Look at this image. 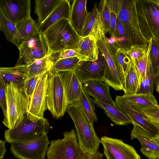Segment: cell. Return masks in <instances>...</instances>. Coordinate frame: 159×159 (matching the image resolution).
Listing matches in <instances>:
<instances>
[{
  "label": "cell",
  "mask_w": 159,
  "mask_h": 159,
  "mask_svg": "<svg viewBox=\"0 0 159 159\" xmlns=\"http://www.w3.org/2000/svg\"><path fill=\"white\" fill-rule=\"evenodd\" d=\"M66 111L73 121L78 143L82 150L90 153L98 151L101 139L96 134L93 125L84 114L79 100L68 104Z\"/></svg>",
  "instance_id": "obj_1"
},
{
  "label": "cell",
  "mask_w": 159,
  "mask_h": 159,
  "mask_svg": "<svg viewBox=\"0 0 159 159\" xmlns=\"http://www.w3.org/2000/svg\"><path fill=\"white\" fill-rule=\"evenodd\" d=\"M50 51L77 49L81 38L70 20L61 19L43 33Z\"/></svg>",
  "instance_id": "obj_2"
},
{
  "label": "cell",
  "mask_w": 159,
  "mask_h": 159,
  "mask_svg": "<svg viewBox=\"0 0 159 159\" xmlns=\"http://www.w3.org/2000/svg\"><path fill=\"white\" fill-rule=\"evenodd\" d=\"M138 21L141 33L148 42L159 40V0H135Z\"/></svg>",
  "instance_id": "obj_3"
},
{
  "label": "cell",
  "mask_w": 159,
  "mask_h": 159,
  "mask_svg": "<svg viewBox=\"0 0 159 159\" xmlns=\"http://www.w3.org/2000/svg\"><path fill=\"white\" fill-rule=\"evenodd\" d=\"M6 115L2 123L8 129L15 127L28 111L29 101L22 88L11 82L6 84Z\"/></svg>",
  "instance_id": "obj_4"
},
{
  "label": "cell",
  "mask_w": 159,
  "mask_h": 159,
  "mask_svg": "<svg viewBox=\"0 0 159 159\" xmlns=\"http://www.w3.org/2000/svg\"><path fill=\"white\" fill-rule=\"evenodd\" d=\"M27 113L15 127L5 131L4 137L7 142L11 144L25 142L47 134L50 129L48 120L44 118L39 120H31L28 119Z\"/></svg>",
  "instance_id": "obj_5"
},
{
  "label": "cell",
  "mask_w": 159,
  "mask_h": 159,
  "mask_svg": "<svg viewBox=\"0 0 159 159\" xmlns=\"http://www.w3.org/2000/svg\"><path fill=\"white\" fill-rule=\"evenodd\" d=\"M98 48L104 57L106 70L103 81L114 90H123L125 75L118 63L115 51L108 42L105 34L96 39Z\"/></svg>",
  "instance_id": "obj_6"
},
{
  "label": "cell",
  "mask_w": 159,
  "mask_h": 159,
  "mask_svg": "<svg viewBox=\"0 0 159 159\" xmlns=\"http://www.w3.org/2000/svg\"><path fill=\"white\" fill-rule=\"evenodd\" d=\"M118 19L132 45L148 44L149 42L143 37L139 28L135 0H119Z\"/></svg>",
  "instance_id": "obj_7"
},
{
  "label": "cell",
  "mask_w": 159,
  "mask_h": 159,
  "mask_svg": "<svg viewBox=\"0 0 159 159\" xmlns=\"http://www.w3.org/2000/svg\"><path fill=\"white\" fill-rule=\"evenodd\" d=\"M46 104L47 109L56 119L64 116L67 107L61 77L52 68L48 71Z\"/></svg>",
  "instance_id": "obj_8"
},
{
  "label": "cell",
  "mask_w": 159,
  "mask_h": 159,
  "mask_svg": "<svg viewBox=\"0 0 159 159\" xmlns=\"http://www.w3.org/2000/svg\"><path fill=\"white\" fill-rule=\"evenodd\" d=\"M63 138L51 140L47 151V159H76L82 150L74 129L63 133Z\"/></svg>",
  "instance_id": "obj_9"
},
{
  "label": "cell",
  "mask_w": 159,
  "mask_h": 159,
  "mask_svg": "<svg viewBox=\"0 0 159 159\" xmlns=\"http://www.w3.org/2000/svg\"><path fill=\"white\" fill-rule=\"evenodd\" d=\"M18 48L19 56L16 66L30 64L48 55L50 52L43 34L40 32L30 39L22 41Z\"/></svg>",
  "instance_id": "obj_10"
},
{
  "label": "cell",
  "mask_w": 159,
  "mask_h": 159,
  "mask_svg": "<svg viewBox=\"0 0 159 159\" xmlns=\"http://www.w3.org/2000/svg\"><path fill=\"white\" fill-rule=\"evenodd\" d=\"M50 143L44 134L30 141L12 143L10 150L17 159H45Z\"/></svg>",
  "instance_id": "obj_11"
},
{
  "label": "cell",
  "mask_w": 159,
  "mask_h": 159,
  "mask_svg": "<svg viewBox=\"0 0 159 159\" xmlns=\"http://www.w3.org/2000/svg\"><path fill=\"white\" fill-rule=\"evenodd\" d=\"M48 71L39 75L30 100L27 116L31 120H39L44 118L43 114L47 109L46 98Z\"/></svg>",
  "instance_id": "obj_12"
},
{
  "label": "cell",
  "mask_w": 159,
  "mask_h": 159,
  "mask_svg": "<svg viewBox=\"0 0 159 159\" xmlns=\"http://www.w3.org/2000/svg\"><path fill=\"white\" fill-rule=\"evenodd\" d=\"M101 140L107 159H140L134 148L122 140L103 136Z\"/></svg>",
  "instance_id": "obj_13"
},
{
  "label": "cell",
  "mask_w": 159,
  "mask_h": 159,
  "mask_svg": "<svg viewBox=\"0 0 159 159\" xmlns=\"http://www.w3.org/2000/svg\"><path fill=\"white\" fill-rule=\"evenodd\" d=\"M106 70L104 57L99 50L98 60L95 61H80L75 71L81 83L93 80H103Z\"/></svg>",
  "instance_id": "obj_14"
},
{
  "label": "cell",
  "mask_w": 159,
  "mask_h": 159,
  "mask_svg": "<svg viewBox=\"0 0 159 159\" xmlns=\"http://www.w3.org/2000/svg\"><path fill=\"white\" fill-rule=\"evenodd\" d=\"M30 11V0H0V12L15 24L31 17Z\"/></svg>",
  "instance_id": "obj_15"
},
{
  "label": "cell",
  "mask_w": 159,
  "mask_h": 159,
  "mask_svg": "<svg viewBox=\"0 0 159 159\" xmlns=\"http://www.w3.org/2000/svg\"><path fill=\"white\" fill-rule=\"evenodd\" d=\"M131 131V140L138 139L141 144L142 153L148 159L159 158V143L154 140L149 134L135 123Z\"/></svg>",
  "instance_id": "obj_16"
},
{
  "label": "cell",
  "mask_w": 159,
  "mask_h": 159,
  "mask_svg": "<svg viewBox=\"0 0 159 159\" xmlns=\"http://www.w3.org/2000/svg\"><path fill=\"white\" fill-rule=\"evenodd\" d=\"M114 102L122 112L126 115L134 123L140 126L153 138L159 135V131L148 121L141 112L135 110L129 105L120 99L116 96Z\"/></svg>",
  "instance_id": "obj_17"
},
{
  "label": "cell",
  "mask_w": 159,
  "mask_h": 159,
  "mask_svg": "<svg viewBox=\"0 0 159 159\" xmlns=\"http://www.w3.org/2000/svg\"><path fill=\"white\" fill-rule=\"evenodd\" d=\"M61 75L67 105L79 100L82 84L74 70L58 72Z\"/></svg>",
  "instance_id": "obj_18"
},
{
  "label": "cell",
  "mask_w": 159,
  "mask_h": 159,
  "mask_svg": "<svg viewBox=\"0 0 159 159\" xmlns=\"http://www.w3.org/2000/svg\"><path fill=\"white\" fill-rule=\"evenodd\" d=\"M83 85L90 96L116 106L110 95V86L103 80L88 81L84 82Z\"/></svg>",
  "instance_id": "obj_19"
},
{
  "label": "cell",
  "mask_w": 159,
  "mask_h": 159,
  "mask_svg": "<svg viewBox=\"0 0 159 159\" xmlns=\"http://www.w3.org/2000/svg\"><path fill=\"white\" fill-rule=\"evenodd\" d=\"M76 50L81 57V61H95L98 58L99 49L97 40L91 34L81 37Z\"/></svg>",
  "instance_id": "obj_20"
},
{
  "label": "cell",
  "mask_w": 159,
  "mask_h": 159,
  "mask_svg": "<svg viewBox=\"0 0 159 159\" xmlns=\"http://www.w3.org/2000/svg\"><path fill=\"white\" fill-rule=\"evenodd\" d=\"M71 7L68 0H61L48 17L38 26L39 32L43 33L48 28L61 19L70 20Z\"/></svg>",
  "instance_id": "obj_21"
},
{
  "label": "cell",
  "mask_w": 159,
  "mask_h": 159,
  "mask_svg": "<svg viewBox=\"0 0 159 159\" xmlns=\"http://www.w3.org/2000/svg\"><path fill=\"white\" fill-rule=\"evenodd\" d=\"M87 2V0H75L71 7L70 21L80 35L88 14Z\"/></svg>",
  "instance_id": "obj_22"
},
{
  "label": "cell",
  "mask_w": 159,
  "mask_h": 159,
  "mask_svg": "<svg viewBox=\"0 0 159 159\" xmlns=\"http://www.w3.org/2000/svg\"><path fill=\"white\" fill-rule=\"evenodd\" d=\"M117 96L137 111L158 104L155 97L151 93L124 94L122 96Z\"/></svg>",
  "instance_id": "obj_23"
},
{
  "label": "cell",
  "mask_w": 159,
  "mask_h": 159,
  "mask_svg": "<svg viewBox=\"0 0 159 159\" xmlns=\"http://www.w3.org/2000/svg\"><path fill=\"white\" fill-rule=\"evenodd\" d=\"M94 100L97 106L103 110L104 112L114 124L118 125L133 124V122L129 118L120 111L116 106H114L97 98H94Z\"/></svg>",
  "instance_id": "obj_24"
},
{
  "label": "cell",
  "mask_w": 159,
  "mask_h": 159,
  "mask_svg": "<svg viewBox=\"0 0 159 159\" xmlns=\"http://www.w3.org/2000/svg\"><path fill=\"white\" fill-rule=\"evenodd\" d=\"M53 64L48 55L42 58L35 60L29 65L15 66V67L24 73L28 78L48 71L51 68Z\"/></svg>",
  "instance_id": "obj_25"
},
{
  "label": "cell",
  "mask_w": 159,
  "mask_h": 159,
  "mask_svg": "<svg viewBox=\"0 0 159 159\" xmlns=\"http://www.w3.org/2000/svg\"><path fill=\"white\" fill-rule=\"evenodd\" d=\"M61 0H35V13L38 16V26L48 17Z\"/></svg>",
  "instance_id": "obj_26"
},
{
  "label": "cell",
  "mask_w": 159,
  "mask_h": 159,
  "mask_svg": "<svg viewBox=\"0 0 159 159\" xmlns=\"http://www.w3.org/2000/svg\"><path fill=\"white\" fill-rule=\"evenodd\" d=\"M79 102L82 109L88 120L93 124L98 121V117L95 112V104L94 99L90 96L84 89L83 84Z\"/></svg>",
  "instance_id": "obj_27"
},
{
  "label": "cell",
  "mask_w": 159,
  "mask_h": 159,
  "mask_svg": "<svg viewBox=\"0 0 159 159\" xmlns=\"http://www.w3.org/2000/svg\"><path fill=\"white\" fill-rule=\"evenodd\" d=\"M131 62L125 74L123 90L125 94L137 93L139 84L133 61Z\"/></svg>",
  "instance_id": "obj_28"
},
{
  "label": "cell",
  "mask_w": 159,
  "mask_h": 159,
  "mask_svg": "<svg viewBox=\"0 0 159 159\" xmlns=\"http://www.w3.org/2000/svg\"><path fill=\"white\" fill-rule=\"evenodd\" d=\"M16 26L20 41L30 39L39 32L38 25L31 17L17 23Z\"/></svg>",
  "instance_id": "obj_29"
},
{
  "label": "cell",
  "mask_w": 159,
  "mask_h": 159,
  "mask_svg": "<svg viewBox=\"0 0 159 159\" xmlns=\"http://www.w3.org/2000/svg\"><path fill=\"white\" fill-rule=\"evenodd\" d=\"M0 28L7 41L12 43L18 48L20 42L16 24L7 19L0 12Z\"/></svg>",
  "instance_id": "obj_30"
},
{
  "label": "cell",
  "mask_w": 159,
  "mask_h": 159,
  "mask_svg": "<svg viewBox=\"0 0 159 159\" xmlns=\"http://www.w3.org/2000/svg\"><path fill=\"white\" fill-rule=\"evenodd\" d=\"M0 77L4 80L6 84L12 82L21 88L27 78L24 73L17 70L15 66L0 67Z\"/></svg>",
  "instance_id": "obj_31"
},
{
  "label": "cell",
  "mask_w": 159,
  "mask_h": 159,
  "mask_svg": "<svg viewBox=\"0 0 159 159\" xmlns=\"http://www.w3.org/2000/svg\"><path fill=\"white\" fill-rule=\"evenodd\" d=\"M96 2L92 10L88 13L83 29L80 35L81 37L87 36L96 30L100 21Z\"/></svg>",
  "instance_id": "obj_32"
},
{
  "label": "cell",
  "mask_w": 159,
  "mask_h": 159,
  "mask_svg": "<svg viewBox=\"0 0 159 159\" xmlns=\"http://www.w3.org/2000/svg\"><path fill=\"white\" fill-rule=\"evenodd\" d=\"M152 39L148 43V49L146 53L142 57L133 60L139 80V87L141 84L145 77L148 68L150 64L149 54L150 51Z\"/></svg>",
  "instance_id": "obj_33"
},
{
  "label": "cell",
  "mask_w": 159,
  "mask_h": 159,
  "mask_svg": "<svg viewBox=\"0 0 159 159\" xmlns=\"http://www.w3.org/2000/svg\"><path fill=\"white\" fill-rule=\"evenodd\" d=\"M151 71L156 77L159 75V40L152 39L149 54Z\"/></svg>",
  "instance_id": "obj_34"
},
{
  "label": "cell",
  "mask_w": 159,
  "mask_h": 159,
  "mask_svg": "<svg viewBox=\"0 0 159 159\" xmlns=\"http://www.w3.org/2000/svg\"><path fill=\"white\" fill-rule=\"evenodd\" d=\"M80 61L77 57L61 59L53 63L52 68L57 72L75 71Z\"/></svg>",
  "instance_id": "obj_35"
},
{
  "label": "cell",
  "mask_w": 159,
  "mask_h": 159,
  "mask_svg": "<svg viewBox=\"0 0 159 159\" xmlns=\"http://www.w3.org/2000/svg\"><path fill=\"white\" fill-rule=\"evenodd\" d=\"M100 18L103 24L105 34L109 32L110 16V0H101L98 8Z\"/></svg>",
  "instance_id": "obj_36"
},
{
  "label": "cell",
  "mask_w": 159,
  "mask_h": 159,
  "mask_svg": "<svg viewBox=\"0 0 159 159\" xmlns=\"http://www.w3.org/2000/svg\"><path fill=\"white\" fill-rule=\"evenodd\" d=\"M115 38L118 47L126 51L132 46L121 23L118 18Z\"/></svg>",
  "instance_id": "obj_37"
},
{
  "label": "cell",
  "mask_w": 159,
  "mask_h": 159,
  "mask_svg": "<svg viewBox=\"0 0 159 159\" xmlns=\"http://www.w3.org/2000/svg\"><path fill=\"white\" fill-rule=\"evenodd\" d=\"M157 78L153 75L150 64L147 70L145 76L142 82L138 92V93L153 94Z\"/></svg>",
  "instance_id": "obj_38"
},
{
  "label": "cell",
  "mask_w": 159,
  "mask_h": 159,
  "mask_svg": "<svg viewBox=\"0 0 159 159\" xmlns=\"http://www.w3.org/2000/svg\"><path fill=\"white\" fill-rule=\"evenodd\" d=\"M141 112L145 119L159 131V105L146 108L138 111Z\"/></svg>",
  "instance_id": "obj_39"
},
{
  "label": "cell",
  "mask_w": 159,
  "mask_h": 159,
  "mask_svg": "<svg viewBox=\"0 0 159 159\" xmlns=\"http://www.w3.org/2000/svg\"><path fill=\"white\" fill-rule=\"evenodd\" d=\"M110 16L109 33L115 38L119 9V0H110Z\"/></svg>",
  "instance_id": "obj_40"
},
{
  "label": "cell",
  "mask_w": 159,
  "mask_h": 159,
  "mask_svg": "<svg viewBox=\"0 0 159 159\" xmlns=\"http://www.w3.org/2000/svg\"><path fill=\"white\" fill-rule=\"evenodd\" d=\"M48 56L53 64L59 60L72 57H77L81 61V57L77 53L76 49H66L55 52L50 51Z\"/></svg>",
  "instance_id": "obj_41"
},
{
  "label": "cell",
  "mask_w": 159,
  "mask_h": 159,
  "mask_svg": "<svg viewBox=\"0 0 159 159\" xmlns=\"http://www.w3.org/2000/svg\"><path fill=\"white\" fill-rule=\"evenodd\" d=\"M116 59L122 68L125 75L131 62V60L126 53V51L118 48L115 51Z\"/></svg>",
  "instance_id": "obj_42"
},
{
  "label": "cell",
  "mask_w": 159,
  "mask_h": 159,
  "mask_svg": "<svg viewBox=\"0 0 159 159\" xmlns=\"http://www.w3.org/2000/svg\"><path fill=\"white\" fill-rule=\"evenodd\" d=\"M40 75L27 78L23 83L22 89L29 102Z\"/></svg>",
  "instance_id": "obj_43"
},
{
  "label": "cell",
  "mask_w": 159,
  "mask_h": 159,
  "mask_svg": "<svg viewBox=\"0 0 159 159\" xmlns=\"http://www.w3.org/2000/svg\"><path fill=\"white\" fill-rule=\"evenodd\" d=\"M148 45H132L126 51L127 54L132 60L139 58L143 56L147 52L148 49Z\"/></svg>",
  "instance_id": "obj_44"
},
{
  "label": "cell",
  "mask_w": 159,
  "mask_h": 159,
  "mask_svg": "<svg viewBox=\"0 0 159 159\" xmlns=\"http://www.w3.org/2000/svg\"><path fill=\"white\" fill-rule=\"evenodd\" d=\"M0 105L3 111L4 118L5 117L7 113V103L6 95V83L4 80L0 77Z\"/></svg>",
  "instance_id": "obj_45"
},
{
  "label": "cell",
  "mask_w": 159,
  "mask_h": 159,
  "mask_svg": "<svg viewBox=\"0 0 159 159\" xmlns=\"http://www.w3.org/2000/svg\"><path fill=\"white\" fill-rule=\"evenodd\" d=\"M104 154L98 151L93 153L84 152L82 150L76 159H102Z\"/></svg>",
  "instance_id": "obj_46"
},
{
  "label": "cell",
  "mask_w": 159,
  "mask_h": 159,
  "mask_svg": "<svg viewBox=\"0 0 159 159\" xmlns=\"http://www.w3.org/2000/svg\"><path fill=\"white\" fill-rule=\"evenodd\" d=\"M6 141H3L2 139L0 140V159H2L6 152L5 147V143Z\"/></svg>",
  "instance_id": "obj_47"
},
{
  "label": "cell",
  "mask_w": 159,
  "mask_h": 159,
  "mask_svg": "<svg viewBox=\"0 0 159 159\" xmlns=\"http://www.w3.org/2000/svg\"><path fill=\"white\" fill-rule=\"evenodd\" d=\"M156 84V90L159 93V75L157 78Z\"/></svg>",
  "instance_id": "obj_48"
},
{
  "label": "cell",
  "mask_w": 159,
  "mask_h": 159,
  "mask_svg": "<svg viewBox=\"0 0 159 159\" xmlns=\"http://www.w3.org/2000/svg\"><path fill=\"white\" fill-rule=\"evenodd\" d=\"M155 141L159 143V135L157 137L153 138Z\"/></svg>",
  "instance_id": "obj_49"
},
{
  "label": "cell",
  "mask_w": 159,
  "mask_h": 159,
  "mask_svg": "<svg viewBox=\"0 0 159 159\" xmlns=\"http://www.w3.org/2000/svg\"><path fill=\"white\" fill-rule=\"evenodd\" d=\"M159 159V158H157V159Z\"/></svg>",
  "instance_id": "obj_50"
}]
</instances>
